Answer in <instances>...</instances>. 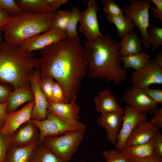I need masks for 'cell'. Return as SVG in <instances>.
Segmentation results:
<instances>
[{
    "mask_svg": "<svg viewBox=\"0 0 162 162\" xmlns=\"http://www.w3.org/2000/svg\"><path fill=\"white\" fill-rule=\"evenodd\" d=\"M40 50L38 58L40 76L55 79L69 101L76 100L88 71L85 49L79 37H67Z\"/></svg>",
    "mask_w": 162,
    "mask_h": 162,
    "instance_id": "cell-1",
    "label": "cell"
},
{
    "mask_svg": "<svg viewBox=\"0 0 162 162\" xmlns=\"http://www.w3.org/2000/svg\"><path fill=\"white\" fill-rule=\"evenodd\" d=\"M84 47L91 77L117 85L126 80L127 71L121 66L119 42L107 34L92 41H85Z\"/></svg>",
    "mask_w": 162,
    "mask_h": 162,
    "instance_id": "cell-2",
    "label": "cell"
},
{
    "mask_svg": "<svg viewBox=\"0 0 162 162\" xmlns=\"http://www.w3.org/2000/svg\"><path fill=\"white\" fill-rule=\"evenodd\" d=\"M37 68L39 59L33 52L20 46L0 44V82L10 85L14 90L29 86V75Z\"/></svg>",
    "mask_w": 162,
    "mask_h": 162,
    "instance_id": "cell-3",
    "label": "cell"
},
{
    "mask_svg": "<svg viewBox=\"0 0 162 162\" xmlns=\"http://www.w3.org/2000/svg\"><path fill=\"white\" fill-rule=\"evenodd\" d=\"M56 12L35 14L22 11L10 16L2 30L3 42L19 46L28 39L48 30L53 27Z\"/></svg>",
    "mask_w": 162,
    "mask_h": 162,
    "instance_id": "cell-4",
    "label": "cell"
},
{
    "mask_svg": "<svg viewBox=\"0 0 162 162\" xmlns=\"http://www.w3.org/2000/svg\"><path fill=\"white\" fill-rule=\"evenodd\" d=\"M86 130L65 133L59 136L45 138V147L65 162H68L76 152L84 137Z\"/></svg>",
    "mask_w": 162,
    "mask_h": 162,
    "instance_id": "cell-5",
    "label": "cell"
},
{
    "mask_svg": "<svg viewBox=\"0 0 162 162\" xmlns=\"http://www.w3.org/2000/svg\"><path fill=\"white\" fill-rule=\"evenodd\" d=\"M151 1L150 0H131L130 5L122 8L123 14L131 21L140 31L144 47L150 49L148 38V28L149 27V10Z\"/></svg>",
    "mask_w": 162,
    "mask_h": 162,
    "instance_id": "cell-6",
    "label": "cell"
},
{
    "mask_svg": "<svg viewBox=\"0 0 162 162\" xmlns=\"http://www.w3.org/2000/svg\"><path fill=\"white\" fill-rule=\"evenodd\" d=\"M31 122L39 129L41 141L47 136L64 134L71 131L86 130V128L85 124L80 122L76 123H70L48 112L45 119L32 120Z\"/></svg>",
    "mask_w": 162,
    "mask_h": 162,
    "instance_id": "cell-7",
    "label": "cell"
},
{
    "mask_svg": "<svg viewBox=\"0 0 162 162\" xmlns=\"http://www.w3.org/2000/svg\"><path fill=\"white\" fill-rule=\"evenodd\" d=\"M86 10L81 12L79 22V31L83 33L88 41L94 40L104 35L99 27L97 13L100 6L94 0H89Z\"/></svg>",
    "mask_w": 162,
    "mask_h": 162,
    "instance_id": "cell-8",
    "label": "cell"
},
{
    "mask_svg": "<svg viewBox=\"0 0 162 162\" xmlns=\"http://www.w3.org/2000/svg\"><path fill=\"white\" fill-rule=\"evenodd\" d=\"M146 114L127 105L123 108L121 127L115 145L116 149L120 151L125 146L126 141L132 132L139 123L147 121Z\"/></svg>",
    "mask_w": 162,
    "mask_h": 162,
    "instance_id": "cell-9",
    "label": "cell"
},
{
    "mask_svg": "<svg viewBox=\"0 0 162 162\" xmlns=\"http://www.w3.org/2000/svg\"><path fill=\"white\" fill-rule=\"evenodd\" d=\"M130 79L132 86L141 89L153 84L161 85L162 69L150 59L143 68L132 73Z\"/></svg>",
    "mask_w": 162,
    "mask_h": 162,
    "instance_id": "cell-10",
    "label": "cell"
},
{
    "mask_svg": "<svg viewBox=\"0 0 162 162\" xmlns=\"http://www.w3.org/2000/svg\"><path fill=\"white\" fill-rule=\"evenodd\" d=\"M40 78L39 68L34 70L29 76L30 85L34 97V105L31 118L33 120H43L47 116L48 101L41 89Z\"/></svg>",
    "mask_w": 162,
    "mask_h": 162,
    "instance_id": "cell-11",
    "label": "cell"
},
{
    "mask_svg": "<svg viewBox=\"0 0 162 162\" xmlns=\"http://www.w3.org/2000/svg\"><path fill=\"white\" fill-rule=\"evenodd\" d=\"M68 37L67 32L52 27L44 32L32 37L24 42L20 46L30 52L40 50L60 41Z\"/></svg>",
    "mask_w": 162,
    "mask_h": 162,
    "instance_id": "cell-12",
    "label": "cell"
},
{
    "mask_svg": "<svg viewBox=\"0 0 162 162\" xmlns=\"http://www.w3.org/2000/svg\"><path fill=\"white\" fill-rule=\"evenodd\" d=\"M123 99L127 106L146 114H153L158 105L141 89L133 86L125 91Z\"/></svg>",
    "mask_w": 162,
    "mask_h": 162,
    "instance_id": "cell-13",
    "label": "cell"
},
{
    "mask_svg": "<svg viewBox=\"0 0 162 162\" xmlns=\"http://www.w3.org/2000/svg\"><path fill=\"white\" fill-rule=\"evenodd\" d=\"M34 105V100L32 101L18 110L7 113L0 131L8 136L12 134L21 124L30 119Z\"/></svg>",
    "mask_w": 162,
    "mask_h": 162,
    "instance_id": "cell-14",
    "label": "cell"
},
{
    "mask_svg": "<svg viewBox=\"0 0 162 162\" xmlns=\"http://www.w3.org/2000/svg\"><path fill=\"white\" fill-rule=\"evenodd\" d=\"M80 110L76 100L68 103L48 101L47 112L70 123H76L80 122Z\"/></svg>",
    "mask_w": 162,
    "mask_h": 162,
    "instance_id": "cell-15",
    "label": "cell"
},
{
    "mask_svg": "<svg viewBox=\"0 0 162 162\" xmlns=\"http://www.w3.org/2000/svg\"><path fill=\"white\" fill-rule=\"evenodd\" d=\"M123 116V114L116 112L103 113H100L97 119L98 124L106 130L107 140L113 145L116 143Z\"/></svg>",
    "mask_w": 162,
    "mask_h": 162,
    "instance_id": "cell-16",
    "label": "cell"
},
{
    "mask_svg": "<svg viewBox=\"0 0 162 162\" xmlns=\"http://www.w3.org/2000/svg\"><path fill=\"white\" fill-rule=\"evenodd\" d=\"M160 129L150 121L142 122L137 125L129 136L125 146L146 143L153 138Z\"/></svg>",
    "mask_w": 162,
    "mask_h": 162,
    "instance_id": "cell-17",
    "label": "cell"
},
{
    "mask_svg": "<svg viewBox=\"0 0 162 162\" xmlns=\"http://www.w3.org/2000/svg\"><path fill=\"white\" fill-rule=\"evenodd\" d=\"M95 110L100 113L116 112L123 114L120 106L111 90L107 89L99 92L93 99Z\"/></svg>",
    "mask_w": 162,
    "mask_h": 162,
    "instance_id": "cell-18",
    "label": "cell"
},
{
    "mask_svg": "<svg viewBox=\"0 0 162 162\" xmlns=\"http://www.w3.org/2000/svg\"><path fill=\"white\" fill-rule=\"evenodd\" d=\"M33 92L30 86L20 87L14 89L7 100V112L14 111L24 103L34 100Z\"/></svg>",
    "mask_w": 162,
    "mask_h": 162,
    "instance_id": "cell-19",
    "label": "cell"
},
{
    "mask_svg": "<svg viewBox=\"0 0 162 162\" xmlns=\"http://www.w3.org/2000/svg\"><path fill=\"white\" fill-rule=\"evenodd\" d=\"M142 41L137 33L134 31L127 34L119 42L120 53L122 56L137 54L142 52Z\"/></svg>",
    "mask_w": 162,
    "mask_h": 162,
    "instance_id": "cell-20",
    "label": "cell"
},
{
    "mask_svg": "<svg viewBox=\"0 0 162 162\" xmlns=\"http://www.w3.org/2000/svg\"><path fill=\"white\" fill-rule=\"evenodd\" d=\"M121 151L129 158H142L156 155L153 138L144 143L132 146H125Z\"/></svg>",
    "mask_w": 162,
    "mask_h": 162,
    "instance_id": "cell-21",
    "label": "cell"
},
{
    "mask_svg": "<svg viewBox=\"0 0 162 162\" xmlns=\"http://www.w3.org/2000/svg\"><path fill=\"white\" fill-rule=\"evenodd\" d=\"M23 12L35 14H43L56 11L49 7L45 0H15Z\"/></svg>",
    "mask_w": 162,
    "mask_h": 162,
    "instance_id": "cell-22",
    "label": "cell"
},
{
    "mask_svg": "<svg viewBox=\"0 0 162 162\" xmlns=\"http://www.w3.org/2000/svg\"><path fill=\"white\" fill-rule=\"evenodd\" d=\"M150 59L149 56L142 52L121 57L123 68L125 69L131 68L135 71L139 70L143 68Z\"/></svg>",
    "mask_w": 162,
    "mask_h": 162,
    "instance_id": "cell-23",
    "label": "cell"
},
{
    "mask_svg": "<svg viewBox=\"0 0 162 162\" xmlns=\"http://www.w3.org/2000/svg\"><path fill=\"white\" fill-rule=\"evenodd\" d=\"M106 19L109 22L116 26L118 35L121 38H123L127 34L133 31L136 27L131 21L124 15L114 16L107 15Z\"/></svg>",
    "mask_w": 162,
    "mask_h": 162,
    "instance_id": "cell-24",
    "label": "cell"
},
{
    "mask_svg": "<svg viewBox=\"0 0 162 162\" xmlns=\"http://www.w3.org/2000/svg\"><path fill=\"white\" fill-rule=\"evenodd\" d=\"M34 144L17 148L6 157L5 162H29Z\"/></svg>",
    "mask_w": 162,
    "mask_h": 162,
    "instance_id": "cell-25",
    "label": "cell"
},
{
    "mask_svg": "<svg viewBox=\"0 0 162 162\" xmlns=\"http://www.w3.org/2000/svg\"><path fill=\"white\" fill-rule=\"evenodd\" d=\"M148 38L151 51L154 52L162 45V28L150 24Z\"/></svg>",
    "mask_w": 162,
    "mask_h": 162,
    "instance_id": "cell-26",
    "label": "cell"
},
{
    "mask_svg": "<svg viewBox=\"0 0 162 162\" xmlns=\"http://www.w3.org/2000/svg\"><path fill=\"white\" fill-rule=\"evenodd\" d=\"M70 16L66 32L68 38H74L79 37L77 31V25L79 22L81 13L80 9L73 7L71 9Z\"/></svg>",
    "mask_w": 162,
    "mask_h": 162,
    "instance_id": "cell-27",
    "label": "cell"
},
{
    "mask_svg": "<svg viewBox=\"0 0 162 162\" xmlns=\"http://www.w3.org/2000/svg\"><path fill=\"white\" fill-rule=\"evenodd\" d=\"M71 12L67 10H59L55 13L53 26L61 31L66 32Z\"/></svg>",
    "mask_w": 162,
    "mask_h": 162,
    "instance_id": "cell-28",
    "label": "cell"
},
{
    "mask_svg": "<svg viewBox=\"0 0 162 162\" xmlns=\"http://www.w3.org/2000/svg\"><path fill=\"white\" fill-rule=\"evenodd\" d=\"M102 154L105 160L104 162H128L129 158L116 149L104 150Z\"/></svg>",
    "mask_w": 162,
    "mask_h": 162,
    "instance_id": "cell-29",
    "label": "cell"
},
{
    "mask_svg": "<svg viewBox=\"0 0 162 162\" xmlns=\"http://www.w3.org/2000/svg\"><path fill=\"white\" fill-rule=\"evenodd\" d=\"M100 2L104 6L103 11L107 15L114 16L124 15L123 8H120L113 0H101Z\"/></svg>",
    "mask_w": 162,
    "mask_h": 162,
    "instance_id": "cell-30",
    "label": "cell"
},
{
    "mask_svg": "<svg viewBox=\"0 0 162 162\" xmlns=\"http://www.w3.org/2000/svg\"><path fill=\"white\" fill-rule=\"evenodd\" d=\"M32 162H65L46 147L42 149Z\"/></svg>",
    "mask_w": 162,
    "mask_h": 162,
    "instance_id": "cell-31",
    "label": "cell"
},
{
    "mask_svg": "<svg viewBox=\"0 0 162 162\" xmlns=\"http://www.w3.org/2000/svg\"><path fill=\"white\" fill-rule=\"evenodd\" d=\"M34 132L32 125L30 124H28L19 130L15 136L14 139L19 142H27L32 138Z\"/></svg>",
    "mask_w": 162,
    "mask_h": 162,
    "instance_id": "cell-32",
    "label": "cell"
},
{
    "mask_svg": "<svg viewBox=\"0 0 162 162\" xmlns=\"http://www.w3.org/2000/svg\"><path fill=\"white\" fill-rule=\"evenodd\" d=\"M53 79L49 76H40V86L41 89L48 101L52 99V90Z\"/></svg>",
    "mask_w": 162,
    "mask_h": 162,
    "instance_id": "cell-33",
    "label": "cell"
},
{
    "mask_svg": "<svg viewBox=\"0 0 162 162\" xmlns=\"http://www.w3.org/2000/svg\"><path fill=\"white\" fill-rule=\"evenodd\" d=\"M0 10L7 12L10 16L15 15L22 12L15 0H0Z\"/></svg>",
    "mask_w": 162,
    "mask_h": 162,
    "instance_id": "cell-34",
    "label": "cell"
},
{
    "mask_svg": "<svg viewBox=\"0 0 162 162\" xmlns=\"http://www.w3.org/2000/svg\"><path fill=\"white\" fill-rule=\"evenodd\" d=\"M52 101L62 103L70 102L60 85L57 82H54L52 90Z\"/></svg>",
    "mask_w": 162,
    "mask_h": 162,
    "instance_id": "cell-35",
    "label": "cell"
},
{
    "mask_svg": "<svg viewBox=\"0 0 162 162\" xmlns=\"http://www.w3.org/2000/svg\"><path fill=\"white\" fill-rule=\"evenodd\" d=\"M8 136L0 131V162H5L9 145Z\"/></svg>",
    "mask_w": 162,
    "mask_h": 162,
    "instance_id": "cell-36",
    "label": "cell"
},
{
    "mask_svg": "<svg viewBox=\"0 0 162 162\" xmlns=\"http://www.w3.org/2000/svg\"><path fill=\"white\" fill-rule=\"evenodd\" d=\"M142 90L157 104H162V89L147 88Z\"/></svg>",
    "mask_w": 162,
    "mask_h": 162,
    "instance_id": "cell-37",
    "label": "cell"
},
{
    "mask_svg": "<svg viewBox=\"0 0 162 162\" xmlns=\"http://www.w3.org/2000/svg\"><path fill=\"white\" fill-rule=\"evenodd\" d=\"M156 7L151 6L150 11L152 16L156 18L162 22V0H151Z\"/></svg>",
    "mask_w": 162,
    "mask_h": 162,
    "instance_id": "cell-38",
    "label": "cell"
},
{
    "mask_svg": "<svg viewBox=\"0 0 162 162\" xmlns=\"http://www.w3.org/2000/svg\"><path fill=\"white\" fill-rule=\"evenodd\" d=\"M155 153L157 156L162 157V135L158 131L153 138Z\"/></svg>",
    "mask_w": 162,
    "mask_h": 162,
    "instance_id": "cell-39",
    "label": "cell"
},
{
    "mask_svg": "<svg viewBox=\"0 0 162 162\" xmlns=\"http://www.w3.org/2000/svg\"><path fill=\"white\" fill-rule=\"evenodd\" d=\"M13 89L10 85L0 82V103L7 101Z\"/></svg>",
    "mask_w": 162,
    "mask_h": 162,
    "instance_id": "cell-40",
    "label": "cell"
},
{
    "mask_svg": "<svg viewBox=\"0 0 162 162\" xmlns=\"http://www.w3.org/2000/svg\"><path fill=\"white\" fill-rule=\"evenodd\" d=\"M153 116L150 121L159 129L162 128V109H157L153 113Z\"/></svg>",
    "mask_w": 162,
    "mask_h": 162,
    "instance_id": "cell-41",
    "label": "cell"
},
{
    "mask_svg": "<svg viewBox=\"0 0 162 162\" xmlns=\"http://www.w3.org/2000/svg\"><path fill=\"white\" fill-rule=\"evenodd\" d=\"M128 162H162V159L155 155L142 158H129Z\"/></svg>",
    "mask_w": 162,
    "mask_h": 162,
    "instance_id": "cell-42",
    "label": "cell"
},
{
    "mask_svg": "<svg viewBox=\"0 0 162 162\" xmlns=\"http://www.w3.org/2000/svg\"><path fill=\"white\" fill-rule=\"evenodd\" d=\"M45 1L49 7L56 11L68 2L67 0H45Z\"/></svg>",
    "mask_w": 162,
    "mask_h": 162,
    "instance_id": "cell-43",
    "label": "cell"
},
{
    "mask_svg": "<svg viewBox=\"0 0 162 162\" xmlns=\"http://www.w3.org/2000/svg\"><path fill=\"white\" fill-rule=\"evenodd\" d=\"M7 101L0 103V128L3 125L7 114Z\"/></svg>",
    "mask_w": 162,
    "mask_h": 162,
    "instance_id": "cell-44",
    "label": "cell"
},
{
    "mask_svg": "<svg viewBox=\"0 0 162 162\" xmlns=\"http://www.w3.org/2000/svg\"><path fill=\"white\" fill-rule=\"evenodd\" d=\"M10 16L7 12L0 10V34H2V29L8 22Z\"/></svg>",
    "mask_w": 162,
    "mask_h": 162,
    "instance_id": "cell-45",
    "label": "cell"
},
{
    "mask_svg": "<svg viewBox=\"0 0 162 162\" xmlns=\"http://www.w3.org/2000/svg\"><path fill=\"white\" fill-rule=\"evenodd\" d=\"M154 60L156 64L162 69V52L161 51H159L157 52Z\"/></svg>",
    "mask_w": 162,
    "mask_h": 162,
    "instance_id": "cell-46",
    "label": "cell"
},
{
    "mask_svg": "<svg viewBox=\"0 0 162 162\" xmlns=\"http://www.w3.org/2000/svg\"><path fill=\"white\" fill-rule=\"evenodd\" d=\"M3 40L2 36V34H0V44L3 42Z\"/></svg>",
    "mask_w": 162,
    "mask_h": 162,
    "instance_id": "cell-47",
    "label": "cell"
},
{
    "mask_svg": "<svg viewBox=\"0 0 162 162\" xmlns=\"http://www.w3.org/2000/svg\"><path fill=\"white\" fill-rule=\"evenodd\" d=\"M86 162V161H80V162Z\"/></svg>",
    "mask_w": 162,
    "mask_h": 162,
    "instance_id": "cell-48",
    "label": "cell"
}]
</instances>
